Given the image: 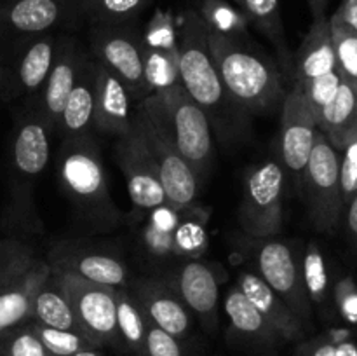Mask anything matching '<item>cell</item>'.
<instances>
[{"label":"cell","mask_w":357,"mask_h":356,"mask_svg":"<svg viewBox=\"0 0 357 356\" xmlns=\"http://www.w3.org/2000/svg\"><path fill=\"white\" fill-rule=\"evenodd\" d=\"M255 241H257L255 260H257L258 276L309 328L312 321V304L307 295L305 281H303L302 260H298L295 250L289 244L275 237Z\"/></svg>","instance_id":"cell-12"},{"label":"cell","mask_w":357,"mask_h":356,"mask_svg":"<svg viewBox=\"0 0 357 356\" xmlns=\"http://www.w3.org/2000/svg\"><path fill=\"white\" fill-rule=\"evenodd\" d=\"M169 117L171 129L180 154L195 173L197 180H204L213 164V129L208 115L192 100L181 82L155 91Z\"/></svg>","instance_id":"cell-10"},{"label":"cell","mask_w":357,"mask_h":356,"mask_svg":"<svg viewBox=\"0 0 357 356\" xmlns=\"http://www.w3.org/2000/svg\"><path fill=\"white\" fill-rule=\"evenodd\" d=\"M16 119L9 152V222L16 227H37L30 185L47 168L51 157L52 131L37 108L26 103Z\"/></svg>","instance_id":"cell-4"},{"label":"cell","mask_w":357,"mask_h":356,"mask_svg":"<svg viewBox=\"0 0 357 356\" xmlns=\"http://www.w3.org/2000/svg\"><path fill=\"white\" fill-rule=\"evenodd\" d=\"M300 187L312 225L324 234L337 232L345 212L340 188V152L321 131H317Z\"/></svg>","instance_id":"cell-8"},{"label":"cell","mask_w":357,"mask_h":356,"mask_svg":"<svg viewBox=\"0 0 357 356\" xmlns=\"http://www.w3.org/2000/svg\"><path fill=\"white\" fill-rule=\"evenodd\" d=\"M303 281H305L307 295L310 304H316L321 309L328 311L333 304V286L330 283V274L326 269V260L321 253L316 243H310L305 248V255L302 258Z\"/></svg>","instance_id":"cell-32"},{"label":"cell","mask_w":357,"mask_h":356,"mask_svg":"<svg viewBox=\"0 0 357 356\" xmlns=\"http://www.w3.org/2000/svg\"><path fill=\"white\" fill-rule=\"evenodd\" d=\"M143 42H145L146 77L153 93L180 82L176 24L169 10H157L153 14Z\"/></svg>","instance_id":"cell-20"},{"label":"cell","mask_w":357,"mask_h":356,"mask_svg":"<svg viewBox=\"0 0 357 356\" xmlns=\"http://www.w3.org/2000/svg\"><path fill=\"white\" fill-rule=\"evenodd\" d=\"M31 325H33V330L37 332L42 344L52 356H72L84 349L96 348L82 332L59 330V328L45 327V325L35 323V321H31Z\"/></svg>","instance_id":"cell-37"},{"label":"cell","mask_w":357,"mask_h":356,"mask_svg":"<svg viewBox=\"0 0 357 356\" xmlns=\"http://www.w3.org/2000/svg\"><path fill=\"white\" fill-rule=\"evenodd\" d=\"M167 281L176 290L187 309L194 313L206 328L213 330L218 323L220 283L211 265L197 258H188L171 269Z\"/></svg>","instance_id":"cell-18"},{"label":"cell","mask_w":357,"mask_h":356,"mask_svg":"<svg viewBox=\"0 0 357 356\" xmlns=\"http://www.w3.org/2000/svg\"><path fill=\"white\" fill-rule=\"evenodd\" d=\"M131 105L132 100L124 84L100 63L94 128L105 135H114L117 138L126 136L132 128Z\"/></svg>","instance_id":"cell-23"},{"label":"cell","mask_w":357,"mask_h":356,"mask_svg":"<svg viewBox=\"0 0 357 356\" xmlns=\"http://www.w3.org/2000/svg\"><path fill=\"white\" fill-rule=\"evenodd\" d=\"M197 13L213 30L225 34H246L248 20L239 7H234L227 0H201Z\"/></svg>","instance_id":"cell-35"},{"label":"cell","mask_w":357,"mask_h":356,"mask_svg":"<svg viewBox=\"0 0 357 356\" xmlns=\"http://www.w3.org/2000/svg\"><path fill=\"white\" fill-rule=\"evenodd\" d=\"M264 356H278V355H264Z\"/></svg>","instance_id":"cell-49"},{"label":"cell","mask_w":357,"mask_h":356,"mask_svg":"<svg viewBox=\"0 0 357 356\" xmlns=\"http://www.w3.org/2000/svg\"><path fill=\"white\" fill-rule=\"evenodd\" d=\"M143 356H185L180 339L167 334L149 320L143 344Z\"/></svg>","instance_id":"cell-40"},{"label":"cell","mask_w":357,"mask_h":356,"mask_svg":"<svg viewBox=\"0 0 357 356\" xmlns=\"http://www.w3.org/2000/svg\"><path fill=\"white\" fill-rule=\"evenodd\" d=\"M333 24L349 28L357 34V0H342L338 9L335 10L333 16L330 17Z\"/></svg>","instance_id":"cell-44"},{"label":"cell","mask_w":357,"mask_h":356,"mask_svg":"<svg viewBox=\"0 0 357 356\" xmlns=\"http://www.w3.org/2000/svg\"><path fill=\"white\" fill-rule=\"evenodd\" d=\"M86 51L87 49L82 47L73 37L61 35L58 51H56L54 56V63H52L51 72H49L40 94L35 100L26 101V103H31L37 108L38 114L44 117V121L51 128L52 135H56V131H58L63 108H65L70 91L75 84L77 73H79L80 65H82Z\"/></svg>","instance_id":"cell-16"},{"label":"cell","mask_w":357,"mask_h":356,"mask_svg":"<svg viewBox=\"0 0 357 356\" xmlns=\"http://www.w3.org/2000/svg\"><path fill=\"white\" fill-rule=\"evenodd\" d=\"M236 3L248 23L255 24L275 45L282 63H288L289 51L281 16V0H236Z\"/></svg>","instance_id":"cell-31"},{"label":"cell","mask_w":357,"mask_h":356,"mask_svg":"<svg viewBox=\"0 0 357 356\" xmlns=\"http://www.w3.org/2000/svg\"><path fill=\"white\" fill-rule=\"evenodd\" d=\"M286 171L278 161H264L251 168L244 178L241 199L239 225L248 237L267 239L282 229V198Z\"/></svg>","instance_id":"cell-9"},{"label":"cell","mask_w":357,"mask_h":356,"mask_svg":"<svg viewBox=\"0 0 357 356\" xmlns=\"http://www.w3.org/2000/svg\"><path fill=\"white\" fill-rule=\"evenodd\" d=\"M0 105H2V103H0Z\"/></svg>","instance_id":"cell-50"},{"label":"cell","mask_w":357,"mask_h":356,"mask_svg":"<svg viewBox=\"0 0 357 356\" xmlns=\"http://www.w3.org/2000/svg\"><path fill=\"white\" fill-rule=\"evenodd\" d=\"M0 356H52L45 349L31 321L0 334Z\"/></svg>","instance_id":"cell-38"},{"label":"cell","mask_w":357,"mask_h":356,"mask_svg":"<svg viewBox=\"0 0 357 356\" xmlns=\"http://www.w3.org/2000/svg\"><path fill=\"white\" fill-rule=\"evenodd\" d=\"M344 220H345V225H347L349 237H351V241L357 248V192L354 194V198L349 201V205L345 206Z\"/></svg>","instance_id":"cell-46"},{"label":"cell","mask_w":357,"mask_h":356,"mask_svg":"<svg viewBox=\"0 0 357 356\" xmlns=\"http://www.w3.org/2000/svg\"><path fill=\"white\" fill-rule=\"evenodd\" d=\"M128 288L153 325L180 341L188 337L192 330V314L167 279L143 276L135 281L129 279Z\"/></svg>","instance_id":"cell-17"},{"label":"cell","mask_w":357,"mask_h":356,"mask_svg":"<svg viewBox=\"0 0 357 356\" xmlns=\"http://www.w3.org/2000/svg\"><path fill=\"white\" fill-rule=\"evenodd\" d=\"M176 47L181 86L208 115L211 129L230 138L248 115L223 87L209 51L208 24L197 10H187L176 24Z\"/></svg>","instance_id":"cell-2"},{"label":"cell","mask_w":357,"mask_h":356,"mask_svg":"<svg viewBox=\"0 0 357 356\" xmlns=\"http://www.w3.org/2000/svg\"><path fill=\"white\" fill-rule=\"evenodd\" d=\"M82 17L80 0H0V45L52 34Z\"/></svg>","instance_id":"cell-13"},{"label":"cell","mask_w":357,"mask_h":356,"mask_svg":"<svg viewBox=\"0 0 357 356\" xmlns=\"http://www.w3.org/2000/svg\"><path fill=\"white\" fill-rule=\"evenodd\" d=\"M52 276L68 299L80 330L96 348H119L117 307L114 286L87 281L61 267H52Z\"/></svg>","instance_id":"cell-11"},{"label":"cell","mask_w":357,"mask_h":356,"mask_svg":"<svg viewBox=\"0 0 357 356\" xmlns=\"http://www.w3.org/2000/svg\"><path fill=\"white\" fill-rule=\"evenodd\" d=\"M340 188L345 208L357 192V138L340 152Z\"/></svg>","instance_id":"cell-42"},{"label":"cell","mask_w":357,"mask_h":356,"mask_svg":"<svg viewBox=\"0 0 357 356\" xmlns=\"http://www.w3.org/2000/svg\"><path fill=\"white\" fill-rule=\"evenodd\" d=\"M49 264L52 267H61L87 281L98 285L121 286L129 285L128 265L121 258L107 253V251L94 250V248L82 246V244L61 243L51 250Z\"/></svg>","instance_id":"cell-19"},{"label":"cell","mask_w":357,"mask_h":356,"mask_svg":"<svg viewBox=\"0 0 357 356\" xmlns=\"http://www.w3.org/2000/svg\"><path fill=\"white\" fill-rule=\"evenodd\" d=\"M344 82L340 77V73L337 70L330 73H324V75L316 77L310 82L300 84L303 89V94H305L307 101L312 107L314 114H316V119L319 117V114L323 112V108L333 100V96L337 94L338 87Z\"/></svg>","instance_id":"cell-39"},{"label":"cell","mask_w":357,"mask_h":356,"mask_svg":"<svg viewBox=\"0 0 357 356\" xmlns=\"http://www.w3.org/2000/svg\"><path fill=\"white\" fill-rule=\"evenodd\" d=\"M115 159L124 173L129 199L136 209L150 212L167 205L155 161L135 126L128 135L117 138Z\"/></svg>","instance_id":"cell-15"},{"label":"cell","mask_w":357,"mask_h":356,"mask_svg":"<svg viewBox=\"0 0 357 356\" xmlns=\"http://www.w3.org/2000/svg\"><path fill=\"white\" fill-rule=\"evenodd\" d=\"M38 260L30 244L17 237L0 239V290L20 278Z\"/></svg>","instance_id":"cell-34"},{"label":"cell","mask_w":357,"mask_h":356,"mask_svg":"<svg viewBox=\"0 0 357 356\" xmlns=\"http://www.w3.org/2000/svg\"><path fill=\"white\" fill-rule=\"evenodd\" d=\"M89 52L119 77L135 105L153 94L146 77L145 42L131 24H93Z\"/></svg>","instance_id":"cell-7"},{"label":"cell","mask_w":357,"mask_h":356,"mask_svg":"<svg viewBox=\"0 0 357 356\" xmlns=\"http://www.w3.org/2000/svg\"><path fill=\"white\" fill-rule=\"evenodd\" d=\"M317 129L338 152L357 138V93L347 82L340 84L333 100L323 108Z\"/></svg>","instance_id":"cell-27"},{"label":"cell","mask_w":357,"mask_h":356,"mask_svg":"<svg viewBox=\"0 0 357 356\" xmlns=\"http://www.w3.org/2000/svg\"><path fill=\"white\" fill-rule=\"evenodd\" d=\"M31 321L45 325V327L59 328V330L82 332L68 299L52 276V271L44 285L35 293L33 306H31Z\"/></svg>","instance_id":"cell-29"},{"label":"cell","mask_w":357,"mask_h":356,"mask_svg":"<svg viewBox=\"0 0 357 356\" xmlns=\"http://www.w3.org/2000/svg\"><path fill=\"white\" fill-rule=\"evenodd\" d=\"M295 356H337L335 339L331 330L326 332V334L317 335V337L309 339V341L300 342V346L295 351Z\"/></svg>","instance_id":"cell-43"},{"label":"cell","mask_w":357,"mask_h":356,"mask_svg":"<svg viewBox=\"0 0 357 356\" xmlns=\"http://www.w3.org/2000/svg\"><path fill=\"white\" fill-rule=\"evenodd\" d=\"M153 0H80L84 20L91 24H124L135 20Z\"/></svg>","instance_id":"cell-33"},{"label":"cell","mask_w":357,"mask_h":356,"mask_svg":"<svg viewBox=\"0 0 357 356\" xmlns=\"http://www.w3.org/2000/svg\"><path fill=\"white\" fill-rule=\"evenodd\" d=\"M149 213V222L142 229L143 250L155 262H180L181 255L176 244V227L180 222L181 209L164 205L160 208L150 209Z\"/></svg>","instance_id":"cell-28"},{"label":"cell","mask_w":357,"mask_h":356,"mask_svg":"<svg viewBox=\"0 0 357 356\" xmlns=\"http://www.w3.org/2000/svg\"><path fill=\"white\" fill-rule=\"evenodd\" d=\"M51 271V264L38 258L24 274L0 290V334L31 321L33 297Z\"/></svg>","instance_id":"cell-24"},{"label":"cell","mask_w":357,"mask_h":356,"mask_svg":"<svg viewBox=\"0 0 357 356\" xmlns=\"http://www.w3.org/2000/svg\"><path fill=\"white\" fill-rule=\"evenodd\" d=\"M56 164L59 184L82 225L91 230L121 225L122 212L112 198L100 147L93 136L63 140Z\"/></svg>","instance_id":"cell-3"},{"label":"cell","mask_w":357,"mask_h":356,"mask_svg":"<svg viewBox=\"0 0 357 356\" xmlns=\"http://www.w3.org/2000/svg\"><path fill=\"white\" fill-rule=\"evenodd\" d=\"M115 307H117V337L119 349L132 356H143L146 325L149 318L128 286L115 290Z\"/></svg>","instance_id":"cell-30"},{"label":"cell","mask_w":357,"mask_h":356,"mask_svg":"<svg viewBox=\"0 0 357 356\" xmlns=\"http://www.w3.org/2000/svg\"><path fill=\"white\" fill-rule=\"evenodd\" d=\"M335 351L337 356H357V335L347 328H333Z\"/></svg>","instance_id":"cell-45"},{"label":"cell","mask_w":357,"mask_h":356,"mask_svg":"<svg viewBox=\"0 0 357 356\" xmlns=\"http://www.w3.org/2000/svg\"><path fill=\"white\" fill-rule=\"evenodd\" d=\"M317 119L298 82L293 84L281 105V152L282 170L291 175L296 185H302L303 171L309 163L317 136Z\"/></svg>","instance_id":"cell-14"},{"label":"cell","mask_w":357,"mask_h":356,"mask_svg":"<svg viewBox=\"0 0 357 356\" xmlns=\"http://www.w3.org/2000/svg\"><path fill=\"white\" fill-rule=\"evenodd\" d=\"M333 304L342 320L357 327V283L352 276H344L335 283Z\"/></svg>","instance_id":"cell-41"},{"label":"cell","mask_w":357,"mask_h":356,"mask_svg":"<svg viewBox=\"0 0 357 356\" xmlns=\"http://www.w3.org/2000/svg\"><path fill=\"white\" fill-rule=\"evenodd\" d=\"M98 75H100V61L87 49L56 131V135L61 136L63 140L91 135V129L94 128Z\"/></svg>","instance_id":"cell-21"},{"label":"cell","mask_w":357,"mask_h":356,"mask_svg":"<svg viewBox=\"0 0 357 356\" xmlns=\"http://www.w3.org/2000/svg\"><path fill=\"white\" fill-rule=\"evenodd\" d=\"M223 307L229 318L230 334H234V337L239 341L258 348H272L282 342L278 332L237 285L227 292Z\"/></svg>","instance_id":"cell-26"},{"label":"cell","mask_w":357,"mask_h":356,"mask_svg":"<svg viewBox=\"0 0 357 356\" xmlns=\"http://www.w3.org/2000/svg\"><path fill=\"white\" fill-rule=\"evenodd\" d=\"M237 286L244 295L253 302V306L264 314L265 320L272 325L282 342L302 341L307 327L303 321L289 309L284 300L258 276V272L243 271L237 278Z\"/></svg>","instance_id":"cell-22"},{"label":"cell","mask_w":357,"mask_h":356,"mask_svg":"<svg viewBox=\"0 0 357 356\" xmlns=\"http://www.w3.org/2000/svg\"><path fill=\"white\" fill-rule=\"evenodd\" d=\"M132 126L145 140L159 170L167 205L190 208L199 194V180L180 154L164 105L155 93L132 107Z\"/></svg>","instance_id":"cell-5"},{"label":"cell","mask_w":357,"mask_h":356,"mask_svg":"<svg viewBox=\"0 0 357 356\" xmlns=\"http://www.w3.org/2000/svg\"><path fill=\"white\" fill-rule=\"evenodd\" d=\"M331 24L335 56H337V72L342 80L357 93V34L340 24Z\"/></svg>","instance_id":"cell-36"},{"label":"cell","mask_w":357,"mask_h":356,"mask_svg":"<svg viewBox=\"0 0 357 356\" xmlns=\"http://www.w3.org/2000/svg\"><path fill=\"white\" fill-rule=\"evenodd\" d=\"M208 42L227 94L244 114H271L281 108L288 93L284 77L248 34H225L208 27Z\"/></svg>","instance_id":"cell-1"},{"label":"cell","mask_w":357,"mask_h":356,"mask_svg":"<svg viewBox=\"0 0 357 356\" xmlns=\"http://www.w3.org/2000/svg\"><path fill=\"white\" fill-rule=\"evenodd\" d=\"M59 37L42 34L0 45V103L31 101L40 94L54 63Z\"/></svg>","instance_id":"cell-6"},{"label":"cell","mask_w":357,"mask_h":356,"mask_svg":"<svg viewBox=\"0 0 357 356\" xmlns=\"http://www.w3.org/2000/svg\"><path fill=\"white\" fill-rule=\"evenodd\" d=\"M333 70H337V56L330 17H314L295 54V82L307 84Z\"/></svg>","instance_id":"cell-25"},{"label":"cell","mask_w":357,"mask_h":356,"mask_svg":"<svg viewBox=\"0 0 357 356\" xmlns=\"http://www.w3.org/2000/svg\"><path fill=\"white\" fill-rule=\"evenodd\" d=\"M307 2H309V7L310 10H312L314 17L326 16V7L330 0H307Z\"/></svg>","instance_id":"cell-47"},{"label":"cell","mask_w":357,"mask_h":356,"mask_svg":"<svg viewBox=\"0 0 357 356\" xmlns=\"http://www.w3.org/2000/svg\"><path fill=\"white\" fill-rule=\"evenodd\" d=\"M72 356H105V355L100 348H89V349H84V351L75 353V355Z\"/></svg>","instance_id":"cell-48"}]
</instances>
